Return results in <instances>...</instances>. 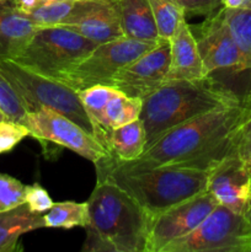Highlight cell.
<instances>
[{"mask_svg": "<svg viewBox=\"0 0 251 252\" xmlns=\"http://www.w3.org/2000/svg\"><path fill=\"white\" fill-rule=\"evenodd\" d=\"M174 1H175V0H174ZM175 2H176V1H175Z\"/></svg>", "mask_w": 251, "mask_h": 252, "instance_id": "74e56055", "label": "cell"}, {"mask_svg": "<svg viewBox=\"0 0 251 252\" xmlns=\"http://www.w3.org/2000/svg\"><path fill=\"white\" fill-rule=\"evenodd\" d=\"M224 7L239 9V7H251V0H223Z\"/></svg>", "mask_w": 251, "mask_h": 252, "instance_id": "d6a6232c", "label": "cell"}, {"mask_svg": "<svg viewBox=\"0 0 251 252\" xmlns=\"http://www.w3.org/2000/svg\"><path fill=\"white\" fill-rule=\"evenodd\" d=\"M30 130L26 126L5 120L0 122V154L14 149L24 138L29 137Z\"/></svg>", "mask_w": 251, "mask_h": 252, "instance_id": "83f0119b", "label": "cell"}, {"mask_svg": "<svg viewBox=\"0 0 251 252\" xmlns=\"http://www.w3.org/2000/svg\"><path fill=\"white\" fill-rule=\"evenodd\" d=\"M11 1H12V4L17 7V9H20L21 11H24L25 14H29V12L31 11L34 6H36V4L38 0H11Z\"/></svg>", "mask_w": 251, "mask_h": 252, "instance_id": "1f68e13d", "label": "cell"}, {"mask_svg": "<svg viewBox=\"0 0 251 252\" xmlns=\"http://www.w3.org/2000/svg\"><path fill=\"white\" fill-rule=\"evenodd\" d=\"M245 113L244 100L186 121L155 139L142 157L121 161L110 155L103 159L122 170L180 166L209 171L220 160L236 152L239 129Z\"/></svg>", "mask_w": 251, "mask_h": 252, "instance_id": "6da1fadb", "label": "cell"}, {"mask_svg": "<svg viewBox=\"0 0 251 252\" xmlns=\"http://www.w3.org/2000/svg\"><path fill=\"white\" fill-rule=\"evenodd\" d=\"M117 91V89L108 85H95L78 91L84 110L90 118L93 126L98 120L108 101L115 96Z\"/></svg>", "mask_w": 251, "mask_h": 252, "instance_id": "d4e9b609", "label": "cell"}, {"mask_svg": "<svg viewBox=\"0 0 251 252\" xmlns=\"http://www.w3.org/2000/svg\"><path fill=\"white\" fill-rule=\"evenodd\" d=\"M96 46L91 39L62 26H38L24 51L12 61L58 80L62 73L83 61Z\"/></svg>", "mask_w": 251, "mask_h": 252, "instance_id": "8992f818", "label": "cell"}, {"mask_svg": "<svg viewBox=\"0 0 251 252\" xmlns=\"http://www.w3.org/2000/svg\"><path fill=\"white\" fill-rule=\"evenodd\" d=\"M246 218H248L249 223H250V225H251V203H250V207H249V209H248V213H246Z\"/></svg>", "mask_w": 251, "mask_h": 252, "instance_id": "d590c367", "label": "cell"}, {"mask_svg": "<svg viewBox=\"0 0 251 252\" xmlns=\"http://www.w3.org/2000/svg\"><path fill=\"white\" fill-rule=\"evenodd\" d=\"M97 180L115 184L135 199L153 219L175 204L207 191L208 171L180 166L122 170L105 159L95 164Z\"/></svg>", "mask_w": 251, "mask_h": 252, "instance_id": "277c9868", "label": "cell"}, {"mask_svg": "<svg viewBox=\"0 0 251 252\" xmlns=\"http://www.w3.org/2000/svg\"><path fill=\"white\" fill-rule=\"evenodd\" d=\"M196 38L199 54L209 75L223 69L240 73L241 57L226 25L223 6L207 16Z\"/></svg>", "mask_w": 251, "mask_h": 252, "instance_id": "4fadbf2b", "label": "cell"}, {"mask_svg": "<svg viewBox=\"0 0 251 252\" xmlns=\"http://www.w3.org/2000/svg\"><path fill=\"white\" fill-rule=\"evenodd\" d=\"M170 69V42L160 38L155 47L121 69L112 86L130 97L143 100L167 80Z\"/></svg>", "mask_w": 251, "mask_h": 252, "instance_id": "8fae6325", "label": "cell"}, {"mask_svg": "<svg viewBox=\"0 0 251 252\" xmlns=\"http://www.w3.org/2000/svg\"><path fill=\"white\" fill-rule=\"evenodd\" d=\"M243 100L245 103V113L239 129V140L236 147V152L240 154L251 149V90Z\"/></svg>", "mask_w": 251, "mask_h": 252, "instance_id": "4dcf8cb0", "label": "cell"}, {"mask_svg": "<svg viewBox=\"0 0 251 252\" xmlns=\"http://www.w3.org/2000/svg\"><path fill=\"white\" fill-rule=\"evenodd\" d=\"M145 149L147 134L139 118L115 128L108 133L107 152L121 161L138 159L142 157Z\"/></svg>", "mask_w": 251, "mask_h": 252, "instance_id": "ffe728a7", "label": "cell"}, {"mask_svg": "<svg viewBox=\"0 0 251 252\" xmlns=\"http://www.w3.org/2000/svg\"><path fill=\"white\" fill-rule=\"evenodd\" d=\"M78 0H38L27 14L37 27L58 26L66 19Z\"/></svg>", "mask_w": 251, "mask_h": 252, "instance_id": "603a6c76", "label": "cell"}, {"mask_svg": "<svg viewBox=\"0 0 251 252\" xmlns=\"http://www.w3.org/2000/svg\"><path fill=\"white\" fill-rule=\"evenodd\" d=\"M207 191L218 204L246 216L251 203V165L234 152L208 171Z\"/></svg>", "mask_w": 251, "mask_h": 252, "instance_id": "7c38bea8", "label": "cell"}, {"mask_svg": "<svg viewBox=\"0 0 251 252\" xmlns=\"http://www.w3.org/2000/svg\"><path fill=\"white\" fill-rule=\"evenodd\" d=\"M160 38L170 39L180 21L186 17L174 0H149Z\"/></svg>", "mask_w": 251, "mask_h": 252, "instance_id": "cb8c5ba5", "label": "cell"}, {"mask_svg": "<svg viewBox=\"0 0 251 252\" xmlns=\"http://www.w3.org/2000/svg\"><path fill=\"white\" fill-rule=\"evenodd\" d=\"M44 226L43 214L34 213L27 203L0 212V252L21 250L19 240L24 234Z\"/></svg>", "mask_w": 251, "mask_h": 252, "instance_id": "ac0fdd59", "label": "cell"}, {"mask_svg": "<svg viewBox=\"0 0 251 252\" xmlns=\"http://www.w3.org/2000/svg\"><path fill=\"white\" fill-rule=\"evenodd\" d=\"M58 26L76 32L97 44L125 37L111 0H78L70 14Z\"/></svg>", "mask_w": 251, "mask_h": 252, "instance_id": "5bb4252c", "label": "cell"}, {"mask_svg": "<svg viewBox=\"0 0 251 252\" xmlns=\"http://www.w3.org/2000/svg\"><path fill=\"white\" fill-rule=\"evenodd\" d=\"M0 108L4 111L6 117L14 122L24 125L26 120L27 110L22 101L0 74Z\"/></svg>", "mask_w": 251, "mask_h": 252, "instance_id": "4316f807", "label": "cell"}, {"mask_svg": "<svg viewBox=\"0 0 251 252\" xmlns=\"http://www.w3.org/2000/svg\"><path fill=\"white\" fill-rule=\"evenodd\" d=\"M26 187L15 177L0 174V212L26 203Z\"/></svg>", "mask_w": 251, "mask_h": 252, "instance_id": "484cf974", "label": "cell"}, {"mask_svg": "<svg viewBox=\"0 0 251 252\" xmlns=\"http://www.w3.org/2000/svg\"><path fill=\"white\" fill-rule=\"evenodd\" d=\"M5 120H9V118L6 117V115L4 113V111L0 108V122H2V121H5Z\"/></svg>", "mask_w": 251, "mask_h": 252, "instance_id": "e575fe53", "label": "cell"}, {"mask_svg": "<svg viewBox=\"0 0 251 252\" xmlns=\"http://www.w3.org/2000/svg\"><path fill=\"white\" fill-rule=\"evenodd\" d=\"M24 126L29 128L30 137L66 148L94 164L111 155L91 133L49 107L27 112Z\"/></svg>", "mask_w": 251, "mask_h": 252, "instance_id": "9c48e42d", "label": "cell"}, {"mask_svg": "<svg viewBox=\"0 0 251 252\" xmlns=\"http://www.w3.org/2000/svg\"><path fill=\"white\" fill-rule=\"evenodd\" d=\"M170 69L167 80H203L209 78L199 54L198 43L186 17L170 37Z\"/></svg>", "mask_w": 251, "mask_h": 252, "instance_id": "9a60e30c", "label": "cell"}, {"mask_svg": "<svg viewBox=\"0 0 251 252\" xmlns=\"http://www.w3.org/2000/svg\"><path fill=\"white\" fill-rule=\"evenodd\" d=\"M142 112V100L130 97L117 91L107 102L98 120L94 123L95 138L107 150L108 133L115 128L139 118Z\"/></svg>", "mask_w": 251, "mask_h": 252, "instance_id": "d6986e66", "label": "cell"}, {"mask_svg": "<svg viewBox=\"0 0 251 252\" xmlns=\"http://www.w3.org/2000/svg\"><path fill=\"white\" fill-rule=\"evenodd\" d=\"M0 74L14 89L27 112L42 106L49 107L95 137L94 126L84 110L78 91L62 81L34 73L12 59H0Z\"/></svg>", "mask_w": 251, "mask_h": 252, "instance_id": "5b68a950", "label": "cell"}, {"mask_svg": "<svg viewBox=\"0 0 251 252\" xmlns=\"http://www.w3.org/2000/svg\"><path fill=\"white\" fill-rule=\"evenodd\" d=\"M233 91L203 80H166L157 90L142 100V121L147 148L155 139L186 121L224 106L241 102Z\"/></svg>", "mask_w": 251, "mask_h": 252, "instance_id": "3957f363", "label": "cell"}, {"mask_svg": "<svg viewBox=\"0 0 251 252\" xmlns=\"http://www.w3.org/2000/svg\"><path fill=\"white\" fill-rule=\"evenodd\" d=\"M7 1H10V0H0V5H2V4H6Z\"/></svg>", "mask_w": 251, "mask_h": 252, "instance_id": "8d00e7d4", "label": "cell"}, {"mask_svg": "<svg viewBox=\"0 0 251 252\" xmlns=\"http://www.w3.org/2000/svg\"><path fill=\"white\" fill-rule=\"evenodd\" d=\"M43 219L46 228H86L89 224V204L88 202H57L43 214Z\"/></svg>", "mask_w": 251, "mask_h": 252, "instance_id": "7402d4cb", "label": "cell"}, {"mask_svg": "<svg viewBox=\"0 0 251 252\" xmlns=\"http://www.w3.org/2000/svg\"><path fill=\"white\" fill-rule=\"evenodd\" d=\"M88 204L83 251L145 252L153 218L127 192L97 180Z\"/></svg>", "mask_w": 251, "mask_h": 252, "instance_id": "7a4b0ae2", "label": "cell"}, {"mask_svg": "<svg viewBox=\"0 0 251 252\" xmlns=\"http://www.w3.org/2000/svg\"><path fill=\"white\" fill-rule=\"evenodd\" d=\"M161 252H251V225L246 216L217 204L194 230Z\"/></svg>", "mask_w": 251, "mask_h": 252, "instance_id": "52a82bcc", "label": "cell"}, {"mask_svg": "<svg viewBox=\"0 0 251 252\" xmlns=\"http://www.w3.org/2000/svg\"><path fill=\"white\" fill-rule=\"evenodd\" d=\"M184 10L185 15H208L213 14L223 6V0H175Z\"/></svg>", "mask_w": 251, "mask_h": 252, "instance_id": "f546056e", "label": "cell"}, {"mask_svg": "<svg viewBox=\"0 0 251 252\" xmlns=\"http://www.w3.org/2000/svg\"><path fill=\"white\" fill-rule=\"evenodd\" d=\"M224 17L241 57V71L251 69V7H224Z\"/></svg>", "mask_w": 251, "mask_h": 252, "instance_id": "44dd1931", "label": "cell"}, {"mask_svg": "<svg viewBox=\"0 0 251 252\" xmlns=\"http://www.w3.org/2000/svg\"><path fill=\"white\" fill-rule=\"evenodd\" d=\"M26 203L32 212L43 214L51 209L54 202L41 185L33 184L26 187Z\"/></svg>", "mask_w": 251, "mask_h": 252, "instance_id": "f1b7e54d", "label": "cell"}, {"mask_svg": "<svg viewBox=\"0 0 251 252\" xmlns=\"http://www.w3.org/2000/svg\"><path fill=\"white\" fill-rule=\"evenodd\" d=\"M125 37L138 41L160 39L149 0H111Z\"/></svg>", "mask_w": 251, "mask_h": 252, "instance_id": "e0dca14e", "label": "cell"}, {"mask_svg": "<svg viewBox=\"0 0 251 252\" xmlns=\"http://www.w3.org/2000/svg\"><path fill=\"white\" fill-rule=\"evenodd\" d=\"M157 43L128 37L100 43L83 61L62 73L58 80L75 91L95 85L112 86L113 78L121 69L147 53Z\"/></svg>", "mask_w": 251, "mask_h": 252, "instance_id": "ba28073f", "label": "cell"}, {"mask_svg": "<svg viewBox=\"0 0 251 252\" xmlns=\"http://www.w3.org/2000/svg\"><path fill=\"white\" fill-rule=\"evenodd\" d=\"M217 204V199L208 191H203L160 213L153 219L145 252H161L172 241L186 236L204 220Z\"/></svg>", "mask_w": 251, "mask_h": 252, "instance_id": "30bf717a", "label": "cell"}, {"mask_svg": "<svg viewBox=\"0 0 251 252\" xmlns=\"http://www.w3.org/2000/svg\"><path fill=\"white\" fill-rule=\"evenodd\" d=\"M239 154H240V153H239ZM241 157L244 158V159H246L249 161V164L251 165V149H249L248 152H245V153H243V154H240Z\"/></svg>", "mask_w": 251, "mask_h": 252, "instance_id": "836d02e7", "label": "cell"}, {"mask_svg": "<svg viewBox=\"0 0 251 252\" xmlns=\"http://www.w3.org/2000/svg\"><path fill=\"white\" fill-rule=\"evenodd\" d=\"M37 26L14 4L0 5V59L20 56Z\"/></svg>", "mask_w": 251, "mask_h": 252, "instance_id": "2e32d148", "label": "cell"}]
</instances>
